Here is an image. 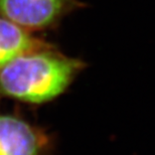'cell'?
Returning a JSON list of instances; mask_svg holds the SVG:
<instances>
[{"mask_svg":"<svg viewBox=\"0 0 155 155\" xmlns=\"http://www.w3.org/2000/svg\"><path fill=\"white\" fill-rule=\"evenodd\" d=\"M85 67L83 61L45 42L0 69V99L30 105L48 103L63 95Z\"/></svg>","mask_w":155,"mask_h":155,"instance_id":"cell-1","label":"cell"},{"mask_svg":"<svg viewBox=\"0 0 155 155\" xmlns=\"http://www.w3.org/2000/svg\"><path fill=\"white\" fill-rule=\"evenodd\" d=\"M82 7L79 0H0V16L33 33L54 28Z\"/></svg>","mask_w":155,"mask_h":155,"instance_id":"cell-2","label":"cell"},{"mask_svg":"<svg viewBox=\"0 0 155 155\" xmlns=\"http://www.w3.org/2000/svg\"><path fill=\"white\" fill-rule=\"evenodd\" d=\"M0 155H54L48 131L17 114H0Z\"/></svg>","mask_w":155,"mask_h":155,"instance_id":"cell-3","label":"cell"},{"mask_svg":"<svg viewBox=\"0 0 155 155\" xmlns=\"http://www.w3.org/2000/svg\"><path fill=\"white\" fill-rule=\"evenodd\" d=\"M43 43L45 41L32 32L0 16V69L18 55Z\"/></svg>","mask_w":155,"mask_h":155,"instance_id":"cell-4","label":"cell"}]
</instances>
